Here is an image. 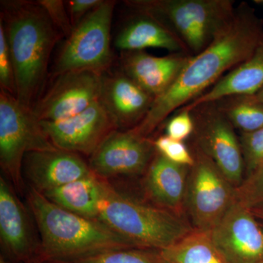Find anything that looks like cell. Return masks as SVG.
<instances>
[{"mask_svg": "<svg viewBox=\"0 0 263 263\" xmlns=\"http://www.w3.org/2000/svg\"><path fill=\"white\" fill-rule=\"evenodd\" d=\"M190 167L186 203L196 230L210 232L235 202V187L197 146Z\"/></svg>", "mask_w": 263, "mask_h": 263, "instance_id": "cell-8", "label": "cell"}, {"mask_svg": "<svg viewBox=\"0 0 263 263\" xmlns=\"http://www.w3.org/2000/svg\"><path fill=\"white\" fill-rule=\"evenodd\" d=\"M42 263H160L155 252L140 249H115L86 254L75 258Z\"/></svg>", "mask_w": 263, "mask_h": 263, "instance_id": "cell-24", "label": "cell"}, {"mask_svg": "<svg viewBox=\"0 0 263 263\" xmlns=\"http://www.w3.org/2000/svg\"><path fill=\"white\" fill-rule=\"evenodd\" d=\"M98 219L140 249L167 248L195 230L174 212L119 193L106 180Z\"/></svg>", "mask_w": 263, "mask_h": 263, "instance_id": "cell-4", "label": "cell"}, {"mask_svg": "<svg viewBox=\"0 0 263 263\" xmlns=\"http://www.w3.org/2000/svg\"><path fill=\"white\" fill-rule=\"evenodd\" d=\"M103 0H72L68 2V13L72 27H76L86 15L101 4Z\"/></svg>", "mask_w": 263, "mask_h": 263, "instance_id": "cell-31", "label": "cell"}, {"mask_svg": "<svg viewBox=\"0 0 263 263\" xmlns=\"http://www.w3.org/2000/svg\"><path fill=\"white\" fill-rule=\"evenodd\" d=\"M233 127L241 133H250L263 128V104L248 96L230 97L216 102Z\"/></svg>", "mask_w": 263, "mask_h": 263, "instance_id": "cell-23", "label": "cell"}, {"mask_svg": "<svg viewBox=\"0 0 263 263\" xmlns=\"http://www.w3.org/2000/svg\"><path fill=\"white\" fill-rule=\"evenodd\" d=\"M46 12L51 22L60 32L67 37L72 32L73 27L71 23L70 15L65 8V2L61 0H41L37 1Z\"/></svg>", "mask_w": 263, "mask_h": 263, "instance_id": "cell-30", "label": "cell"}, {"mask_svg": "<svg viewBox=\"0 0 263 263\" xmlns=\"http://www.w3.org/2000/svg\"><path fill=\"white\" fill-rule=\"evenodd\" d=\"M40 123L57 148L89 157L108 135L117 129L100 101L73 117Z\"/></svg>", "mask_w": 263, "mask_h": 263, "instance_id": "cell-13", "label": "cell"}, {"mask_svg": "<svg viewBox=\"0 0 263 263\" xmlns=\"http://www.w3.org/2000/svg\"><path fill=\"white\" fill-rule=\"evenodd\" d=\"M191 55L172 53L155 57L144 51L122 52V72L154 98L163 94L176 80Z\"/></svg>", "mask_w": 263, "mask_h": 263, "instance_id": "cell-17", "label": "cell"}, {"mask_svg": "<svg viewBox=\"0 0 263 263\" xmlns=\"http://www.w3.org/2000/svg\"><path fill=\"white\" fill-rule=\"evenodd\" d=\"M240 146L247 176L263 162V128L250 133H241Z\"/></svg>", "mask_w": 263, "mask_h": 263, "instance_id": "cell-26", "label": "cell"}, {"mask_svg": "<svg viewBox=\"0 0 263 263\" xmlns=\"http://www.w3.org/2000/svg\"><path fill=\"white\" fill-rule=\"evenodd\" d=\"M136 11L158 19L179 37L191 56L205 49L234 16L231 0H133Z\"/></svg>", "mask_w": 263, "mask_h": 263, "instance_id": "cell-5", "label": "cell"}, {"mask_svg": "<svg viewBox=\"0 0 263 263\" xmlns=\"http://www.w3.org/2000/svg\"><path fill=\"white\" fill-rule=\"evenodd\" d=\"M104 74L75 70L57 76L50 89L33 107L34 115L39 121L55 122L81 113L100 101Z\"/></svg>", "mask_w": 263, "mask_h": 263, "instance_id": "cell-11", "label": "cell"}, {"mask_svg": "<svg viewBox=\"0 0 263 263\" xmlns=\"http://www.w3.org/2000/svg\"><path fill=\"white\" fill-rule=\"evenodd\" d=\"M248 97L252 99V100H253L254 101L257 102V103H259L263 104V88L262 89L259 90L258 92L256 93L255 95Z\"/></svg>", "mask_w": 263, "mask_h": 263, "instance_id": "cell-32", "label": "cell"}, {"mask_svg": "<svg viewBox=\"0 0 263 263\" xmlns=\"http://www.w3.org/2000/svg\"><path fill=\"white\" fill-rule=\"evenodd\" d=\"M258 263H263V261H262V262H258Z\"/></svg>", "mask_w": 263, "mask_h": 263, "instance_id": "cell-36", "label": "cell"}, {"mask_svg": "<svg viewBox=\"0 0 263 263\" xmlns=\"http://www.w3.org/2000/svg\"><path fill=\"white\" fill-rule=\"evenodd\" d=\"M0 263H9L8 262H7L6 260H5V259L4 257H3V256H1V257H0Z\"/></svg>", "mask_w": 263, "mask_h": 263, "instance_id": "cell-34", "label": "cell"}, {"mask_svg": "<svg viewBox=\"0 0 263 263\" xmlns=\"http://www.w3.org/2000/svg\"><path fill=\"white\" fill-rule=\"evenodd\" d=\"M23 173L30 186L41 193L93 174L79 154L59 149L29 152L24 157Z\"/></svg>", "mask_w": 263, "mask_h": 263, "instance_id": "cell-14", "label": "cell"}, {"mask_svg": "<svg viewBox=\"0 0 263 263\" xmlns=\"http://www.w3.org/2000/svg\"><path fill=\"white\" fill-rule=\"evenodd\" d=\"M252 211L235 202L209 233L228 263L263 261V226Z\"/></svg>", "mask_w": 263, "mask_h": 263, "instance_id": "cell-12", "label": "cell"}, {"mask_svg": "<svg viewBox=\"0 0 263 263\" xmlns=\"http://www.w3.org/2000/svg\"><path fill=\"white\" fill-rule=\"evenodd\" d=\"M262 36V19L249 5L241 3L213 42L189 58L174 82L155 99L146 117L131 130L148 138L171 114L205 93L224 72L247 60Z\"/></svg>", "mask_w": 263, "mask_h": 263, "instance_id": "cell-1", "label": "cell"}, {"mask_svg": "<svg viewBox=\"0 0 263 263\" xmlns=\"http://www.w3.org/2000/svg\"><path fill=\"white\" fill-rule=\"evenodd\" d=\"M195 124L191 110L181 108L166 124V135L172 139L183 141L194 133Z\"/></svg>", "mask_w": 263, "mask_h": 263, "instance_id": "cell-29", "label": "cell"}, {"mask_svg": "<svg viewBox=\"0 0 263 263\" xmlns=\"http://www.w3.org/2000/svg\"><path fill=\"white\" fill-rule=\"evenodd\" d=\"M262 88L263 36L247 60L221 78L209 91L181 108L192 110L202 104L214 103L230 97L252 96Z\"/></svg>", "mask_w": 263, "mask_h": 263, "instance_id": "cell-19", "label": "cell"}, {"mask_svg": "<svg viewBox=\"0 0 263 263\" xmlns=\"http://www.w3.org/2000/svg\"><path fill=\"white\" fill-rule=\"evenodd\" d=\"M27 202L40 235L33 263L75 258L115 249H137L98 219L69 212L29 187Z\"/></svg>", "mask_w": 263, "mask_h": 263, "instance_id": "cell-3", "label": "cell"}, {"mask_svg": "<svg viewBox=\"0 0 263 263\" xmlns=\"http://www.w3.org/2000/svg\"><path fill=\"white\" fill-rule=\"evenodd\" d=\"M4 25L14 67L15 98L28 108L42 89L52 50L62 33L37 3L3 2Z\"/></svg>", "mask_w": 263, "mask_h": 263, "instance_id": "cell-2", "label": "cell"}, {"mask_svg": "<svg viewBox=\"0 0 263 263\" xmlns=\"http://www.w3.org/2000/svg\"><path fill=\"white\" fill-rule=\"evenodd\" d=\"M157 151L154 141L131 129H115L89 157V167L100 179L136 176L146 173Z\"/></svg>", "mask_w": 263, "mask_h": 263, "instance_id": "cell-10", "label": "cell"}, {"mask_svg": "<svg viewBox=\"0 0 263 263\" xmlns=\"http://www.w3.org/2000/svg\"><path fill=\"white\" fill-rule=\"evenodd\" d=\"M105 180L94 174L42 193L50 201L91 219H98Z\"/></svg>", "mask_w": 263, "mask_h": 263, "instance_id": "cell-21", "label": "cell"}, {"mask_svg": "<svg viewBox=\"0 0 263 263\" xmlns=\"http://www.w3.org/2000/svg\"><path fill=\"white\" fill-rule=\"evenodd\" d=\"M254 2L257 4L263 5V0H255Z\"/></svg>", "mask_w": 263, "mask_h": 263, "instance_id": "cell-35", "label": "cell"}, {"mask_svg": "<svg viewBox=\"0 0 263 263\" xmlns=\"http://www.w3.org/2000/svg\"><path fill=\"white\" fill-rule=\"evenodd\" d=\"M252 212L253 213L254 215L255 216L257 219H262V220H263V208L254 209V210L252 211Z\"/></svg>", "mask_w": 263, "mask_h": 263, "instance_id": "cell-33", "label": "cell"}, {"mask_svg": "<svg viewBox=\"0 0 263 263\" xmlns=\"http://www.w3.org/2000/svg\"><path fill=\"white\" fill-rule=\"evenodd\" d=\"M155 98L122 72L104 74L100 103L117 129H133L149 111Z\"/></svg>", "mask_w": 263, "mask_h": 263, "instance_id": "cell-16", "label": "cell"}, {"mask_svg": "<svg viewBox=\"0 0 263 263\" xmlns=\"http://www.w3.org/2000/svg\"><path fill=\"white\" fill-rule=\"evenodd\" d=\"M0 89L16 95L14 67L4 25L0 20Z\"/></svg>", "mask_w": 263, "mask_h": 263, "instance_id": "cell-28", "label": "cell"}, {"mask_svg": "<svg viewBox=\"0 0 263 263\" xmlns=\"http://www.w3.org/2000/svg\"><path fill=\"white\" fill-rule=\"evenodd\" d=\"M54 148L32 108L0 89V164L17 191L23 190L26 155Z\"/></svg>", "mask_w": 263, "mask_h": 263, "instance_id": "cell-6", "label": "cell"}, {"mask_svg": "<svg viewBox=\"0 0 263 263\" xmlns=\"http://www.w3.org/2000/svg\"><path fill=\"white\" fill-rule=\"evenodd\" d=\"M155 253L160 263H228L213 243L210 233L196 229Z\"/></svg>", "mask_w": 263, "mask_h": 263, "instance_id": "cell-22", "label": "cell"}, {"mask_svg": "<svg viewBox=\"0 0 263 263\" xmlns=\"http://www.w3.org/2000/svg\"><path fill=\"white\" fill-rule=\"evenodd\" d=\"M195 124V146L209 156L235 188L241 184L245 161L234 127L214 103L191 110Z\"/></svg>", "mask_w": 263, "mask_h": 263, "instance_id": "cell-9", "label": "cell"}, {"mask_svg": "<svg viewBox=\"0 0 263 263\" xmlns=\"http://www.w3.org/2000/svg\"><path fill=\"white\" fill-rule=\"evenodd\" d=\"M235 200L251 211L263 208V162L235 188Z\"/></svg>", "mask_w": 263, "mask_h": 263, "instance_id": "cell-25", "label": "cell"}, {"mask_svg": "<svg viewBox=\"0 0 263 263\" xmlns=\"http://www.w3.org/2000/svg\"><path fill=\"white\" fill-rule=\"evenodd\" d=\"M116 2L105 0L72 29L59 53L55 75L75 70L105 73L112 62L110 30Z\"/></svg>", "mask_w": 263, "mask_h": 263, "instance_id": "cell-7", "label": "cell"}, {"mask_svg": "<svg viewBox=\"0 0 263 263\" xmlns=\"http://www.w3.org/2000/svg\"><path fill=\"white\" fill-rule=\"evenodd\" d=\"M115 46L122 52L160 48L172 53H189L182 41L165 24L143 12L129 19L118 33Z\"/></svg>", "mask_w": 263, "mask_h": 263, "instance_id": "cell-20", "label": "cell"}, {"mask_svg": "<svg viewBox=\"0 0 263 263\" xmlns=\"http://www.w3.org/2000/svg\"><path fill=\"white\" fill-rule=\"evenodd\" d=\"M0 240L12 259L34 262L38 245L34 243L27 210L14 186L3 176L0 177Z\"/></svg>", "mask_w": 263, "mask_h": 263, "instance_id": "cell-15", "label": "cell"}, {"mask_svg": "<svg viewBox=\"0 0 263 263\" xmlns=\"http://www.w3.org/2000/svg\"><path fill=\"white\" fill-rule=\"evenodd\" d=\"M155 149L171 162L191 167L195 158L183 141L172 139L167 136L159 137L154 141Z\"/></svg>", "mask_w": 263, "mask_h": 263, "instance_id": "cell-27", "label": "cell"}, {"mask_svg": "<svg viewBox=\"0 0 263 263\" xmlns=\"http://www.w3.org/2000/svg\"><path fill=\"white\" fill-rule=\"evenodd\" d=\"M190 167L156 153L145 173L146 195L162 209L179 215L186 203Z\"/></svg>", "mask_w": 263, "mask_h": 263, "instance_id": "cell-18", "label": "cell"}]
</instances>
